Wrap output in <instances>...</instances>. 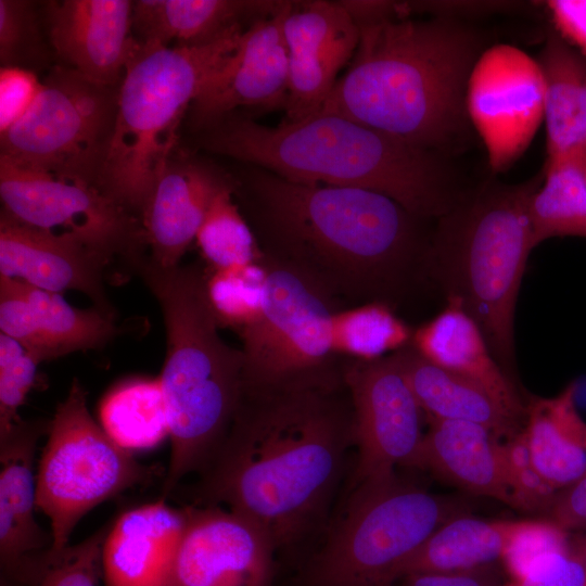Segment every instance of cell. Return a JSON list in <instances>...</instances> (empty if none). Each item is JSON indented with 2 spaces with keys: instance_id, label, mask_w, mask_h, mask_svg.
Returning a JSON list of instances; mask_svg holds the SVG:
<instances>
[{
  "instance_id": "6da1fadb",
  "label": "cell",
  "mask_w": 586,
  "mask_h": 586,
  "mask_svg": "<svg viewBox=\"0 0 586 586\" xmlns=\"http://www.w3.org/2000/svg\"><path fill=\"white\" fill-rule=\"evenodd\" d=\"M233 198L262 253L315 281L345 308L391 305L426 277L432 231L371 190L295 182L240 163Z\"/></svg>"
},
{
  "instance_id": "7a4b0ae2",
  "label": "cell",
  "mask_w": 586,
  "mask_h": 586,
  "mask_svg": "<svg viewBox=\"0 0 586 586\" xmlns=\"http://www.w3.org/2000/svg\"><path fill=\"white\" fill-rule=\"evenodd\" d=\"M355 446V415L345 382L247 387L225 440L192 492L196 506L242 513L277 548L319 521Z\"/></svg>"
},
{
  "instance_id": "3957f363",
  "label": "cell",
  "mask_w": 586,
  "mask_h": 586,
  "mask_svg": "<svg viewBox=\"0 0 586 586\" xmlns=\"http://www.w3.org/2000/svg\"><path fill=\"white\" fill-rule=\"evenodd\" d=\"M482 38L455 18H393L359 28L355 54L318 112L444 154L468 125L466 94Z\"/></svg>"
},
{
  "instance_id": "277c9868",
  "label": "cell",
  "mask_w": 586,
  "mask_h": 586,
  "mask_svg": "<svg viewBox=\"0 0 586 586\" xmlns=\"http://www.w3.org/2000/svg\"><path fill=\"white\" fill-rule=\"evenodd\" d=\"M199 135L211 153L295 182L379 192L428 220L444 216L461 198L445 154L337 114L317 112L267 126L234 112Z\"/></svg>"
},
{
  "instance_id": "5b68a950",
  "label": "cell",
  "mask_w": 586,
  "mask_h": 586,
  "mask_svg": "<svg viewBox=\"0 0 586 586\" xmlns=\"http://www.w3.org/2000/svg\"><path fill=\"white\" fill-rule=\"evenodd\" d=\"M138 276L157 301L166 330V357L158 377L170 437L161 498L191 473H200L235 418L244 391V354L219 335L206 291V268L163 267L149 255Z\"/></svg>"
},
{
  "instance_id": "8992f818",
  "label": "cell",
  "mask_w": 586,
  "mask_h": 586,
  "mask_svg": "<svg viewBox=\"0 0 586 586\" xmlns=\"http://www.w3.org/2000/svg\"><path fill=\"white\" fill-rule=\"evenodd\" d=\"M544 171L519 183L484 182L436 219L426 277L475 320L499 365L514 360V313L535 247L530 202Z\"/></svg>"
},
{
  "instance_id": "52a82bcc",
  "label": "cell",
  "mask_w": 586,
  "mask_h": 586,
  "mask_svg": "<svg viewBox=\"0 0 586 586\" xmlns=\"http://www.w3.org/2000/svg\"><path fill=\"white\" fill-rule=\"evenodd\" d=\"M244 30L193 47L140 42L117 88L113 135L99 189L139 219L178 150V129L207 78Z\"/></svg>"
},
{
  "instance_id": "ba28073f",
  "label": "cell",
  "mask_w": 586,
  "mask_h": 586,
  "mask_svg": "<svg viewBox=\"0 0 586 586\" xmlns=\"http://www.w3.org/2000/svg\"><path fill=\"white\" fill-rule=\"evenodd\" d=\"M460 505L392 475L351 486L345 509L314 564L320 586H392Z\"/></svg>"
},
{
  "instance_id": "9c48e42d",
  "label": "cell",
  "mask_w": 586,
  "mask_h": 586,
  "mask_svg": "<svg viewBox=\"0 0 586 586\" xmlns=\"http://www.w3.org/2000/svg\"><path fill=\"white\" fill-rule=\"evenodd\" d=\"M266 284L257 319L240 332L244 386L344 381L346 358L332 347L333 315L345 308L310 278L263 254Z\"/></svg>"
},
{
  "instance_id": "30bf717a",
  "label": "cell",
  "mask_w": 586,
  "mask_h": 586,
  "mask_svg": "<svg viewBox=\"0 0 586 586\" xmlns=\"http://www.w3.org/2000/svg\"><path fill=\"white\" fill-rule=\"evenodd\" d=\"M47 435L36 473V507L50 521L52 549L68 546L76 525L94 507L156 475L92 418L78 379L58 405Z\"/></svg>"
},
{
  "instance_id": "8fae6325",
  "label": "cell",
  "mask_w": 586,
  "mask_h": 586,
  "mask_svg": "<svg viewBox=\"0 0 586 586\" xmlns=\"http://www.w3.org/2000/svg\"><path fill=\"white\" fill-rule=\"evenodd\" d=\"M117 88L56 65L28 112L0 135V157L99 188L113 135Z\"/></svg>"
},
{
  "instance_id": "7c38bea8",
  "label": "cell",
  "mask_w": 586,
  "mask_h": 586,
  "mask_svg": "<svg viewBox=\"0 0 586 586\" xmlns=\"http://www.w3.org/2000/svg\"><path fill=\"white\" fill-rule=\"evenodd\" d=\"M2 211L29 227L74 238L130 272L148 247L140 219L93 184L0 157Z\"/></svg>"
},
{
  "instance_id": "4fadbf2b",
  "label": "cell",
  "mask_w": 586,
  "mask_h": 586,
  "mask_svg": "<svg viewBox=\"0 0 586 586\" xmlns=\"http://www.w3.org/2000/svg\"><path fill=\"white\" fill-rule=\"evenodd\" d=\"M343 377L355 415L352 485L415 468L425 417L394 353L375 360L346 358Z\"/></svg>"
},
{
  "instance_id": "5bb4252c",
  "label": "cell",
  "mask_w": 586,
  "mask_h": 586,
  "mask_svg": "<svg viewBox=\"0 0 586 586\" xmlns=\"http://www.w3.org/2000/svg\"><path fill=\"white\" fill-rule=\"evenodd\" d=\"M466 106L492 170H507L525 152L544 119L538 62L510 44L483 50L468 80Z\"/></svg>"
},
{
  "instance_id": "9a60e30c",
  "label": "cell",
  "mask_w": 586,
  "mask_h": 586,
  "mask_svg": "<svg viewBox=\"0 0 586 586\" xmlns=\"http://www.w3.org/2000/svg\"><path fill=\"white\" fill-rule=\"evenodd\" d=\"M166 586H270L277 546L253 519L220 506H187Z\"/></svg>"
},
{
  "instance_id": "2e32d148",
  "label": "cell",
  "mask_w": 586,
  "mask_h": 586,
  "mask_svg": "<svg viewBox=\"0 0 586 586\" xmlns=\"http://www.w3.org/2000/svg\"><path fill=\"white\" fill-rule=\"evenodd\" d=\"M289 3L247 26L234 50L207 78L188 112L193 131L201 132L240 109H284L288 50L282 21Z\"/></svg>"
},
{
  "instance_id": "e0dca14e",
  "label": "cell",
  "mask_w": 586,
  "mask_h": 586,
  "mask_svg": "<svg viewBox=\"0 0 586 586\" xmlns=\"http://www.w3.org/2000/svg\"><path fill=\"white\" fill-rule=\"evenodd\" d=\"M288 50L285 117L296 122L317 113L352 61L359 28L340 1H290L282 21Z\"/></svg>"
},
{
  "instance_id": "ac0fdd59",
  "label": "cell",
  "mask_w": 586,
  "mask_h": 586,
  "mask_svg": "<svg viewBox=\"0 0 586 586\" xmlns=\"http://www.w3.org/2000/svg\"><path fill=\"white\" fill-rule=\"evenodd\" d=\"M132 7L128 0L47 2L43 22L53 52L88 80L118 87L139 46Z\"/></svg>"
},
{
  "instance_id": "d6986e66",
  "label": "cell",
  "mask_w": 586,
  "mask_h": 586,
  "mask_svg": "<svg viewBox=\"0 0 586 586\" xmlns=\"http://www.w3.org/2000/svg\"><path fill=\"white\" fill-rule=\"evenodd\" d=\"M111 264L72 237L29 227L1 209L0 276L60 294L78 291L94 307L116 315L104 286Z\"/></svg>"
},
{
  "instance_id": "ffe728a7",
  "label": "cell",
  "mask_w": 586,
  "mask_h": 586,
  "mask_svg": "<svg viewBox=\"0 0 586 586\" xmlns=\"http://www.w3.org/2000/svg\"><path fill=\"white\" fill-rule=\"evenodd\" d=\"M232 183L231 173L177 150L140 217L151 260L163 267L179 265L212 203Z\"/></svg>"
},
{
  "instance_id": "44dd1931",
  "label": "cell",
  "mask_w": 586,
  "mask_h": 586,
  "mask_svg": "<svg viewBox=\"0 0 586 586\" xmlns=\"http://www.w3.org/2000/svg\"><path fill=\"white\" fill-rule=\"evenodd\" d=\"M183 525V508L163 498L123 512L103 543L104 586H166Z\"/></svg>"
},
{
  "instance_id": "7402d4cb",
  "label": "cell",
  "mask_w": 586,
  "mask_h": 586,
  "mask_svg": "<svg viewBox=\"0 0 586 586\" xmlns=\"http://www.w3.org/2000/svg\"><path fill=\"white\" fill-rule=\"evenodd\" d=\"M429 428L415 468L474 495L489 497L515 509L500 448V437L467 421L426 420Z\"/></svg>"
},
{
  "instance_id": "603a6c76",
  "label": "cell",
  "mask_w": 586,
  "mask_h": 586,
  "mask_svg": "<svg viewBox=\"0 0 586 586\" xmlns=\"http://www.w3.org/2000/svg\"><path fill=\"white\" fill-rule=\"evenodd\" d=\"M50 420H22L0 436V570L52 545L37 523L34 462Z\"/></svg>"
},
{
  "instance_id": "cb8c5ba5",
  "label": "cell",
  "mask_w": 586,
  "mask_h": 586,
  "mask_svg": "<svg viewBox=\"0 0 586 586\" xmlns=\"http://www.w3.org/2000/svg\"><path fill=\"white\" fill-rule=\"evenodd\" d=\"M410 345L429 361L480 384L511 417L525 422L526 405L458 301L447 298L440 314L413 331Z\"/></svg>"
},
{
  "instance_id": "d4e9b609",
  "label": "cell",
  "mask_w": 586,
  "mask_h": 586,
  "mask_svg": "<svg viewBox=\"0 0 586 586\" xmlns=\"http://www.w3.org/2000/svg\"><path fill=\"white\" fill-rule=\"evenodd\" d=\"M277 0H138L132 7V30L140 42L203 46L244 23L277 13Z\"/></svg>"
},
{
  "instance_id": "484cf974",
  "label": "cell",
  "mask_w": 586,
  "mask_h": 586,
  "mask_svg": "<svg viewBox=\"0 0 586 586\" xmlns=\"http://www.w3.org/2000/svg\"><path fill=\"white\" fill-rule=\"evenodd\" d=\"M394 355L425 420L473 422L500 438L524 426L480 384L429 361L411 345Z\"/></svg>"
},
{
  "instance_id": "4316f807",
  "label": "cell",
  "mask_w": 586,
  "mask_h": 586,
  "mask_svg": "<svg viewBox=\"0 0 586 586\" xmlns=\"http://www.w3.org/2000/svg\"><path fill=\"white\" fill-rule=\"evenodd\" d=\"M576 387L552 397H533L524 430L532 460L544 480L561 492L586 477V421L577 410Z\"/></svg>"
},
{
  "instance_id": "83f0119b",
  "label": "cell",
  "mask_w": 586,
  "mask_h": 586,
  "mask_svg": "<svg viewBox=\"0 0 586 586\" xmlns=\"http://www.w3.org/2000/svg\"><path fill=\"white\" fill-rule=\"evenodd\" d=\"M544 80L547 161L586 156V63L550 35L537 60Z\"/></svg>"
},
{
  "instance_id": "f1b7e54d",
  "label": "cell",
  "mask_w": 586,
  "mask_h": 586,
  "mask_svg": "<svg viewBox=\"0 0 586 586\" xmlns=\"http://www.w3.org/2000/svg\"><path fill=\"white\" fill-rule=\"evenodd\" d=\"M20 283L35 329L36 344L31 356L39 364L79 351L102 348L118 334L116 315L94 306L76 308L60 293Z\"/></svg>"
},
{
  "instance_id": "f546056e",
  "label": "cell",
  "mask_w": 586,
  "mask_h": 586,
  "mask_svg": "<svg viewBox=\"0 0 586 586\" xmlns=\"http://www.w3.org/2000/svg\"><path fill=\"white\" fill-rule=\"evenodd\" d=\"M519 521L459 514L443 523L404 564L400 575L464 571L500 562Z\"/></svg>"
},
{
  "instance_id": "4dcf8cb0",
  "label": "cell",
  "mask_w": 586,
  "mask_h": 586,
  "mask_svg": "<svg viewBox=\"0 0 586 586\" xmlns=\"http://www.w3.org/2000/svg\"><path fill=\"white\" fill-rule=\"evenodd\" d=\"M99 421L105 433L129 453L157 446L169 436L160 378L133 379L111 390L99 406Z\"/></svg>"
},
{
  "instance_id": "1f68e13d",
  "label": "cell",
  "mask_w": 586,
  "mask_h": 586,
  "mask_svg": "<svg viewBox=\"0 0 586 586\" xmlns=\"http://www.w3.org/2000/svg\"><path fill=\"white\" fill-rule=\"evenodd\" d=\"M530 218L536 247L553 237L586 238V156L546 162Z\"/></svg>"
},
{
  "instance_id": "d6a6232c",
  "label": "cell",
  "mask_w": 586,
  "mask_h": 586,
  "mask_svg": "<svg viewBox=\"0 0 586 586\" xmlns=\"http://www.w3.org/2000/svg\"><path fill=\"white\" fill-rule=\"evenodd\" d=\"M111 523L75 545L49 547L0 570V586H100L102 548Z\"/></svg>"
},
{
  "instance_id": "836d02e7",
  "label": "cell",
  "mask_w": 586,
  "mask_h": 586,
  "mask_svg": "<svg viewBox=\"0 0 586 586\" xmlns=\"http://www.w3.org/2000/svg\"><path fill=\"white\" fill-rule=\"evenodd\" d=\"M413 330L391 305L367 303L337 310L332 318V347L336 355L375 360L411 343Z\"/></svg>"
},
{
  "instance_id": "e575fe53",
  "label": "cell",
  "mask_w": 586,
  "mask_h": 586,
  "mask_svg": "<svg viewBox=\"0 0 586 586\" xmlns=\"http://www.w3.org/2000/svg\"><path fill=\"white\" fill-rule=\"evenodd\" d=\"M195 242L207 268L213 270L247 265L263 257L256 238L233 198V183L212 203Z\"/></svg>"
},
{
  "instance_id": "d590c367",
  "label": "cell",
  "mask_w": 586,
  "mask_h": 586,
  "mask_svg": "<svg viewBox=\"0 0 586 586\" xmlns=\"http://www.w3.org/2000/svg\"><path fill=\"white\" fill-rule=\"evenodd\" d=\"M206 270L207 296L219 327L240 333L257 319L263 307L266 270L262 258L247 265Z\"/></svg>"
},
{
  "instance_id": "8d00e7d4",
  "label": "cell",
  "mask_w": 586,
  "mask_h": 586,
  "mask_svg": "<svg viewBox=\"0 0 586 586\" xmlns=\"http://www.w3.org/2000/svg\"><path fill=\"white\" fill-rule=\"evenodd\" d=\"M36 4L25 0H0V64L34 71L51 59Z\"/></svg>"
},
{
  "instance_id": "74e56055",
  "label": "cell",
  "mask_w": 586,
  "mask_h": 586,
  "mask_svg": "<svg viewBox=\"0 0 586 586\" xmlns=\"http://www.w3.org/2000/svg\"><path fill=\"white\" fill-rule=\"evenodd\" d=\"M572 534L548 519L519 521L500 563L512 582L521 583L537 564L565 550Z\"/></svg>"
},
{
  "instance_id": "f35d334b",
  "label": "cell",
  "mask_w": 586,
  "mask_h": 586,
  "mask_svg": "<svg viewBox=\"0 0 586 586\" xmlns=\"http://www.w3.org/2000/svg\"><path fill=\"white\" fill-rule=\"evenodd\" d=\"M500 448L515 499V509L548 514L558 492L537 471L528 450L524 426L509 436L501 437Z\"/></svg>"
},
{
  "instance_id": "ab89813d",
  "label": "cell",
  "mask_w": 586,
  "mask_h": 586,
  "mask_svg": "<svg viewBox=\"0 0 586 586\" xmlns=\"http://www.w3.org/2000/svg\"><path fill=\"white\" fill-rule=\"evenodd\" d=\"M38 365L18 342L0 333V436L23 420L18 409L35 384Z\"/></svg>"
},
{
  "instance_id": "60d3db41",
  "label": "cell",
  "mask_w": 586,
  "mask_h": 586,
  "mask_svg": "<svg viewBox=\"0 0 586 586\" xmlns=\"http://www.w3.org/2000/svg\"><path fill=\"white\" fill-rule=\"evenodd\" d=\"M586 574V530L573 532L570 546L533 568L520 586H583Z\"/></svg>"
},
{
  "instance_id": "b9f144b4",
  "label": "cell",
  "mask_w": 586,
  "mask_h": 586,
  "mask_svg": "<svg viewBox=\"0 0 586 586\" xmlns=\"http://www.w3.org/2000/svg\"><path fill=\"white\" fill-rule=\"evenodd\" d=\"M42 87L34 71L0 69V135L15 125L31 107Z\"/></svg>"
},
{
  "instance_id": "7bdbcfd3",
  "label": "cell",
  "mask_w": 586,
  "mask_h": 586,
  "mask_svg": "<svg viewBox=\"0 0 586 586\" xmlns=\"http://www.w3.org/2000/svg\"><path fill=\"white\" fill-rule=\"evenodd\" d=\"M497 563L464 571H417L405 574L403 586H502Z\"/></svg>"
},
{
  "instance_id": "ee69618b",
  "label": "cell",
  "mask_w": 586,
  "mask_h": 586,
  "mask_svg": "<svg viewBox=\"0 0 586 586\" xmlns=\"http://www.w3.org/2000/svg\"><path fill=\"white\" fill-rule=\"evenodd\" d=\"M547 519L569 532L586 530V477L557 494Z\"/></svg>"
},
{
  "instance_id": "f6af8a7d",
  "label": "cell",
  "mask_w": 586,
  "mask_h": 586,
  "mask_svg": "<svg viewBox=\"0 0 586 586\" xmlns=\"http://www.w3.org/2000/svg\"><path fill=\"white\" fill-rule=\"evenodd\" d=\"M547 7L560 36L586 53V0H551Z\"/></svg>"
},
{
  "instance_id": "bcb514c9",
  "label": "cell",
  "mask_w": 586,
  "mask_h": 586,
  "mask_svg": "<svg viewBox=\"0 0 586 586\" xmlns=\"http://www.w3.org/2000/svg\"><path fill=\"white\" fill-rule=\"evenodd\" d=\"M340 3L358 28L387 20L407 17L408 14L404 3L394 1L342 0Z\"/></svg>"
},
{
  "instance_id": "7dc6e473",
  "label": "cell",
  "mask_w": 586,
  "mask_h": 586,
  "mask_svg": "<svg viewBox=\"0 0 586 586\" xmlns=\"http://www.w3.org/2000/svg\"><path fill=\"white\" fill-rule=\"evenodd\" d=\"M502 586H520V584L517 583V582H512V581H511V582H509V583H507V584H505V585H502Z\"/></svg>"
},
{
  "instance_id": "c3c4849f",
  "label": "cell",
  "mask_w": 586,
  "mask_h": 586,
  "mask_svg": "<svg viewBox=\"0 0 586 586\" xmlns=\"http://www.w3.org/2000/svg\"><path fill=\"white\" fill-rule=\"evenodd\" d=\"M583 586H586V574H585V579H584V585Z\"/></svg>"
}]
</instances>
